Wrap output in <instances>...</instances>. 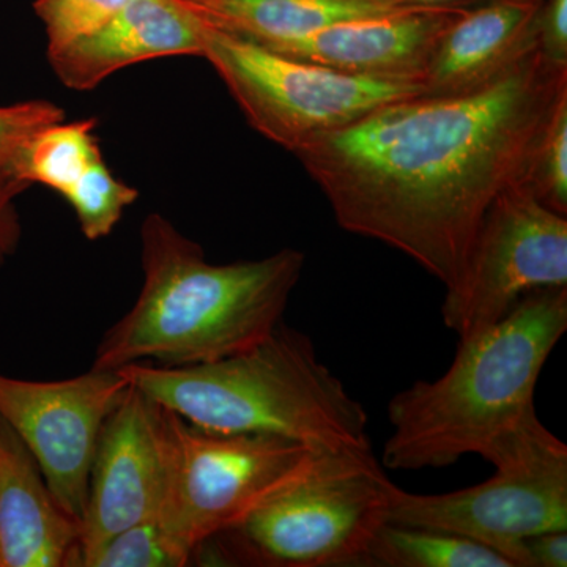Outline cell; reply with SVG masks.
<instances>
[{
    "label": "cell",
    "mask_w": 567,
    "mask_h": 567,
    "mask_svg": "<svg viewBox=\"0 0 567 567\" xmlns=\"http://www.w3.org/2000/svg\"><path fill=\"white\" fill-rule=\"evenodd\" d=\"M565 99L567 69L535 51L484 87L399 100L293 155L342 229L404 252L450 287L488 205L525 181Z\"/></svg>",
    "instance_id": "cell-1"
},
{
    "label": "cell",
    "mask_w": 567,
    "mask_h": 567,
    "mask_svg": "<svg viewBox=\"0 0 567 567\" xmlns=\"http://www.w3.org/2000/svg\"><path fill=\"white\" fill-rule=\"evenodd\" d=\"M305 260L286 248L259 260L210 264L203 246L152 213L141 227V292L103 334L93 368H183L251 349L282 322Z\"/></svg>",
    "instance_id": "cell-2"
},
{
    "label": "cell",
    "mask_w": 567,
    "mask_h": 567,
    "mask_svg": "<svg viewBox=\"0 0 567 567\" xmlns=\"http://www.w3.org/2000/svg\"><path fill=\"white\" fill-rule=\"evenodd\" d=\"M567 331V287L528 293L499 322L458 341L439 379L420 380L388 404V470L445 468L484 457L536 412L537 380Z\"/></svg>",
    "instance_id": "cell-3"
},
{
    "label": "cell",
    "mask_w": 567,
    "mask_h": 567,
    "mask_svg": "<svg viewBox=\"0 0 567 567\" xmlns=\"http://www.w3.org/2000/svg\"><path fill=\"white\" fill-rule=\"evenodd\" d=\"M159 405L224 434H267L316 450H368V415L320 361L309 336L281 323L259 344L213 363L118 369Z\"/></svg>",
    "instance_id": "cell-4"
},
{
    "label": "cell",
    "mask_w": 567,
    "mask_h": 567,
    "mask_svg": "<svg viewBox=\"0 0 567 567\" xmlns=\"http://www.w3.org/2000/svg\"><path fill=\"white\" fill-rule=\"evenodd\" d=\"M395 484L368 450L322 451L303 475L205 540L207 566L363 567L390 516Z\"/></svg>",
    "instance_id": "cell-5"
},
{
    "label": "cell",
    "mask_w": 567,
    "mask_h": 567,
    "mask_svg": "<svg viewBox=\"0 0 567 567\" xmlns=\"http://www.w3.org/2000/svg\"><path fill=\"white\" fill-rule=\"evenodd\" d=\"M483 458L495 473L476 486L436 495L394 486L388 522L453 533L524 567L527 537L567 529L566 443L533 412Z\"/></svg>",
    "instance_id": "cell-6"
},
{
    "label": "cell",
    "mask_w": 567,
    "mask_h": 567,
    "mask_svg": "<svg viewBox=\"0 0 567 567\" xmlns=\"http://www.w3.org/2000/svg\"><path fill=\"white\" fill-rule=\"evenodd\" d=\"M167 487L159 524L188 551L244 522L322 451L267 434H224L164 406Z\"/></svg>",
    "instance_id": "cell-7"
},
{
    "label": "cell",
    "mask_w": 567,
    "mask_h": 567,
    "mask_svg": "<svg viewBox=\"0 0 567 567\" xmlns=\"http://www.w3.org/2000/svg\"><path fill=\"white\" fill-rule=\"evenodd\" d=\"M204 54L246 121L293 153L379 107L424 95L421 82L354 76L267 50L203 21Z\"/></svg>",
    "instance_id": "cell-8"
},
{
    "label": "cell",
    "mask_w": 567,
    "mask_h": 567,
    "mask_svg": "<svg viewBox=\"0 0 567 567\" xmlns=\"http://www.w3.org/2000/svg\"><path fill=\"white\" fill-rule=\"evenodd\" d=\"M567 287V216L548 210L524 181L488 205L442 305L458 341L499 322L528 293Z\"/></svg>",
    "instance_id": "cell-9"
},
{
    "label": "cell",
    "mask_w": 567,
    "mask_h": 567,
    "mask_svg": "<svg viewBox=\"0 0 567 567\" xmlns=\"http://www.w3.org/2000/svg\"><path fill=\"white\" fill-rule=\"evenodd\" d=\"M128 386L118 369L93 365L55 382L0 372V416L31 451L55 502L80 525L100 432Z\"/></svg>",
    "instance_id": "cell-10"
},
{
    "label": "cell",
    "mask_w": 567,
    "mask_h": 567,
    "mask_svg": "<svg viewBox=\"0 0 567 567\" xmlns=\"http://www.w3.org/2000/svg\"><path fill=\"white\" fill-rule=\"evenodd\" d=\"M166 487L164 406L130 385L96 442L78 567L110 537L159 518Z\"/></svg>",
    "instance_id": "cell-11"
},
{
    "label": "cell",
    "mask_w": 567,
    "mask_h": 567,
    "mask_svg": "<svg viewBox=\"0 0 567 567\" xmlns=\"http://www.w3.org/2000/svg\"><path fill=\"white\" fill-rule=\"evenodd\" d=\"M462 11L394 10L338 22L267 50L354 76L423 84L436 41Z\"/></svg>",
    "instance_id": "cell-12"
},
{
    "label": "cell",
    "mask_w": 567,
    "mask_h": 567,
    "mask_svg": "<svg viewBox=\"0 0 567 567\" xmlns=\"http://www.w3.org/2000/svg\"><path fill=\"white\" fill-rule=\"evenodd\" d=\"M203 25L181 0H130L99 28L48 50V58L65 87L93 91L134 63L171 55L203 58Z\"/></svg>",
    "instance_id": "cell-13"
},
{
    "label": "cell",
    "mask_w": 567,
    "mask_h": 567,
    "mask_svg": "<svg viewBox=\"0 0 567 567\" xmlns=\"http://www.w3.org/2000/svg\"><path fill=\"white\" fill-rule=\"evenodd\" d=\"M540 0H488L462 11L436 41L424 95H458L491 84L537 51Z\"/></svg>",
    "instance_id": "cell-14"
},
{
    "label": "cell",
    "mask_w": 567,
    "mask_h": 567,
    "mask_svg": "<svg viewBox=\"0 0 567 567\" xmlns=\"http://www.w3.org/2000/svg\"><path fill=\"white\" fill-rule=\"evenodd\" d=\"M80 527L0 416V567H78Z\"/></svg>",
    "instance_id": "cell-15"
},
{
    "label": "cell",
    "mask_w": 567,
    "mask_h": 567,
    "mask_svg": "<svg viewBox=\"0 0 567 567\" xmlns=\"http://www.w3.org/2000/svg\"><path fill=\"white\" fill-rule=\"evenodd\" d=\"M200 20L265 48L303 39L338 22L401 10L386 0H181Z\"/></svg>",
    "instance_id": "cell-16"
},
{
    "label": "cell",
    "mask_w": 567,
    "mask_h": 567,
    "mask_svg": "<svg viewBox=\"0 0 567 567\" xmlns=\"http://www.w3.org/2000/svg\"><path fill=\"white\" fill-rule=\"evenodd\" d=\"M368 567H514L509 559L476 540L423 527L386 522L377 533Z\"/></svg>",
    "instance_id": "cell-17"
},
{
    "label": "cell",
    "mask_w": 567,
    "mask_h": 567,
    "mask_svg": "<svg viewBox=\"0 0 567 567\" xmlns=\"http://www.w3.org/2000/svg\"><path fill=\"white\" fill-rule=\"evenodd\" d=\"M95 118L52 123L32 137L22 151L14 178L29 185L41 183L55 193H66L103 159Z\"/></svg>",
    "instance_id": "cell-18"
},
{
    "label": "cell",
    "mask_w": 567,
    "mask_h": 567,
    "mask_svg": "<svg viewBox=\"0 0 567 567\" xmlns=\"http://www.w3.org/2000/svg\"><path fill=\"white\" fill-rule=\"evenodd\" d=\"M140 193L111 173L106 162L93 164L63 199L73 208L81 233L87 240L107 237Z\"/></svg>",
    "instance_id": "cell-19"
},
{
    "label": "cell",
    "mask_w": 567,
    "mask_h": 567,
    "mask_svg": "<svg viewBox=\"0 0 567 567\" xmlns=\"http://www.w3.org/2000/svg\"><path fill=\"white\" fill-rule=\"evenodd\" d=\"M192 563V555L155 518L110 537L85 558L82 567H183Z\"/></svg>",
    "instance_id": "cell-20"
},
{
    "label": "cell",
    "mask_w": 567,
    "mask_h": 567,
    "mask_svg": "<svg viewBox=\"0 0 567 567\" xmlns=\"http://www.w3.org/2000/svg\"><path fill=\"white\" fill-rule=\"evenodd\" d=\"M524 182L544 207L567 216V99L540 137Z\"/></svg>",
    "instance_id": "cell-21"
},
{
    "label": "cell",
    "mask_w": 567,
    "mask_h": 567,
    "mask_svg": "<svg viewBox=\"0 0 567 567\" xmlns=\"http://www.w3.org/2000/svg\"><path fill=\"white\" fill-rule=\"evenodd\" d=\"M130 0H37V17L48 35V50L62 47L110 20Z\"/></svg>",
    "instance_id": "cell-22"
},
{
    "label": "cell",
    "mask_w": 567,
    "mask_h": 567,
    "mask_svg": "<svg viewBox=\"0 0 567 567\" xmlns=\"http://www.w3.org/2000/svg\"><path fill=\"white\" fill-rule=\"evenodd\" d=\"M62 121L65 112L44 100L0 106V177L14 178V167L28 142L41 130Z\"/></svg>",
    "instance_id": "cell-23"
},
{
    "label": "cell",
    "mask_w": 567,
    "mask_h": 567,
    "mask_svg": "<svg viewBox=\"0 0 567 567\" xmlns=\"http://www.w3.org/2000/svg\"><path fill=\"white\" fill-rule=\"evenodd\" d=\"M537 51L550 65L567 69V0H540Z\"/></svg>",
    "instance_id": "cell-24"
},
{
    "label": "cell",
    "mask_w": 567,
    "mask_h": 567,
    "mask_svg": "<svg viewBox=\"0 0 567 567\" xmlns=\"http://www.w3.org/2000/svg\"><path fill=\"white\" fill-rule=\"evenodd\" d=\"M29 186V183L17 178L0 177V267L20 246L22 230L14 199Z\"/></svg>",
    "instance_id": "cell-25"
},
{
    "label": "cell",
    "mask_w": 567,
    "mask_h": 567,
    "mask_svg": "<svg viewBox=\"0 0 567 567\" xmlns=\"http://www.w3.org/2000/svg\"><path fill=\"white\" fill-rule=\"evenodd\" d=\"M524 567H566L567 529L539 533L522 544Z\"/></svg>",
    "instance_id": "cell-26"
},
{
    "label": "cell",
    "mask_w": 567,
    "mask_h": 567,
    "mask_svg": "<svg viewBox=\"0 0 567 567\" xmlns=\"http://www.w3.org/2000/svg\"><path fill=\"white\" fill-rule=\"evenodd\" d=\"M399 9L466 10L488 0H386Z\"/></svg>",
    "instance_id": "cell-27"
}]
</instances>
